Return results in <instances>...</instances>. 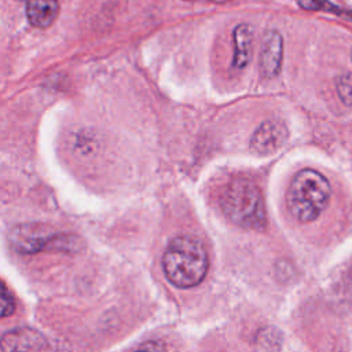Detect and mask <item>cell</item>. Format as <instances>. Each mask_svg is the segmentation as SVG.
<instances>
[{
  "mask_svg": "<svg viewBox=\"0 0 352 352\" xmlns=\"http://www.w3.org/2000/svg\"><path fill=\"white\" fill-rule=\"evenodd\" d=\"M327 179L314 169H302L294 175L286 192L290 214L300 223H309L319 217L330 198Z\"/></svg>",
  "mask_w": 352,
  "mask_h": 352,
  "instance_id": "3957f363",
  "label": "cell"
},
{
  "mask_svg": "<svg viewBox=\"0 0 352 352\" xmlns=\"http://www.w3.org/2000/svg\"><path fill=\"white\" fill-rule=\"evenodd\" d=\"M15 304H14V298L10 293V290L7 289V286L3 283L1 286V316L6 318L8 315H11L14 312Z\"/></svg>",
  "mask_w": 352,
  "mask_h": 352,
  "instance_id": "30bf717a",
  "label": "cell"
},
{
  "mask_svg": "<svg viewBox=\"0 0 352 352\" xmlns=\"http://www.w3.org/2000/svg\"><path fill=\"white\" fill-rule=\"evenodd\" d=\"M25 4L29 23L38 29L50 28L59 12V0H26Z\"/></svg>",
  "mask_w": 352,
  "mask_h": 352,
  "instance_id": "8992f818",
  "label": "cell"
},
{
  "mask_svg": "<svg viewBox=\"0 0 352 352\" xmlns=\"http://www.w3.org/2000/svg\"><path fill=\"white\" fill-rule=\"evenodd\" d=\"M209 267L202 242L192 236L172 239L162 256L165 276L177 287H192L201 283Z\"/></svg>",
  "mask_w": 352,
  "mask_h": 352,
  "instance_id": "6da1fadb",
  "label": "cell"
},
{
  "mask_svg": "<svg viewBox=\"0 0 352 352\" xmlns=\"http://www.w3.org/2000/svg\"><path fill=\"white\" fill-rule=\"evenodd\" d=\"M133 352H166V348L160 341H147L146 344L140 345Z\"/></svg>",
  "mask_w": 352,
  "mask_h": 352,
  "instance_id": "8fae6325",
  "label": "cell"
},
{
  "mask_svg": "<svg viewBox=\"0 0 352 352\" xmlns=\"http://www.w3.org/2000/svg\"><path fill=\"white\" fill-rule=\"evenodd\" d=\"M298 4L305 10H326L330 12H337L342 15H348V11H342L327 0H297Z\"/></svg>",
  "mask_w": 352,
  "mask_h": 352,
  "instance_id": "9c48e42d",
  "label": "cell"
},
{
  "mask_svg": "<svg viewBox=\"0 0 352 352\" xmlns=\"http://www.w3.org/2000/svg\"><path fill=\"white\" fill-rule=\"evenodd\" d=\"M283 56V38L279 32L268 30L261 40L260 45V72L264 77H275L282 66Z\"/></svg>",
  "mask_w": 352,
  "mask_h": 352,
  "instance_id": "5b68a950",
  "label": "cell"
},
{
  "mask_svg": "<svg viewBox=\"0 0 352 352\" xmlns=\"http://www.w3.org/2000/svg\"><path fill=\"white\" fill-rule=\"evenodd\" d=\"M234 56L232 66L235 69H243L252 58L253 47V30L249 23H239L235 26L234 33Z\"/></svg>",
  "mask_w": 352,
  "mask_h": 352,
  "instance_id": "52a82bcc",
  "label": "cell"
},
{
  "mask_svg": "<svg viewBox=\"0 0 352 352\" xmlns=\"http://www.w3.org/2000/svg\"><path fill=\"white\" fill-rule=\"evenodd\" d=\"M223 213L236 226L263 230L267 223L264 199L257 184L245 177L232 179L220 194Z\"/></svg>",
  "mask_w": 352,
  "mask_h": 352,
  "instance_id": "7a4b0ae2",
  "label": "cell"
},
{
  "mask_svg": "<svg viewBox=\"0 0 352 352\" xmlns=\"http://www.w3.org/2000/svg\"><path fill=\"white\" fill-rule=\"evenodd\" d=\"M287 139V128L278 120L264 121L253 133L250 139V148L257 154L267 155L278 148Z\"/></svg>",
  "mask_w": 352,
  "mask_h": 352,
  "instance_id": "277c9868",
  "label": "cell"
},
{
  "mask_svg": "<svg viewBox=\"0 0 352 352\" xmlns=\"http://www.w3.org/2000/svg\"><path fill=\"white\" fill-rule=\"evenodd\" d=\"M337 94L345 104L352 106V73L342 74L337 80Z\"/></svg>",
  "mask_w": 352,
  "mask_h": 352,
  "instance_id": "ba28073f",
  "label": "cell"
}]
</instances>
